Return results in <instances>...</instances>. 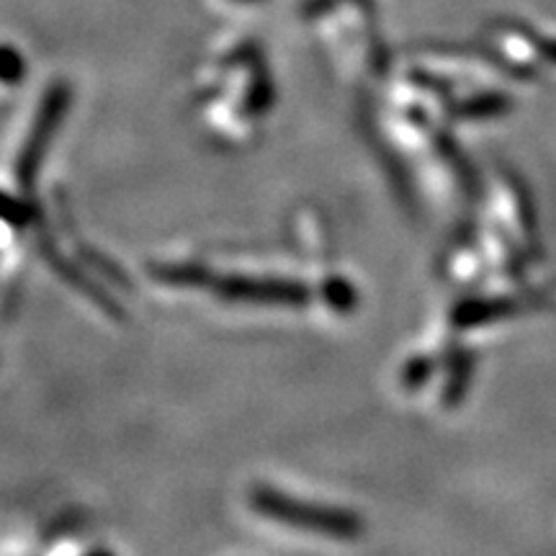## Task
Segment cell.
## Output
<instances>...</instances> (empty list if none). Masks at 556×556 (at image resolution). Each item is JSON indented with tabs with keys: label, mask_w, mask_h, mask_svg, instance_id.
Instances as JSON below:
<instances>
[{
	"label": "cell",
	"mask_w": 556,
	"mask_h": 556,
	"mask_svg": "<svg viewBox=\"0 0 556 556\" xmlns=\"http://www.w3.org/2000/svg\"><path fill=\"white\" fill-rule=\"evenodd\" d=\"M253 505L258 507L263 516L270 520H278L283 526H296V528H312V531H336V518L325 516L317 507H307L296 500L278 495L274 490H261L255 492Z\"/></svg>",
	"instance_id": "cell-1"
}]
</instances>
